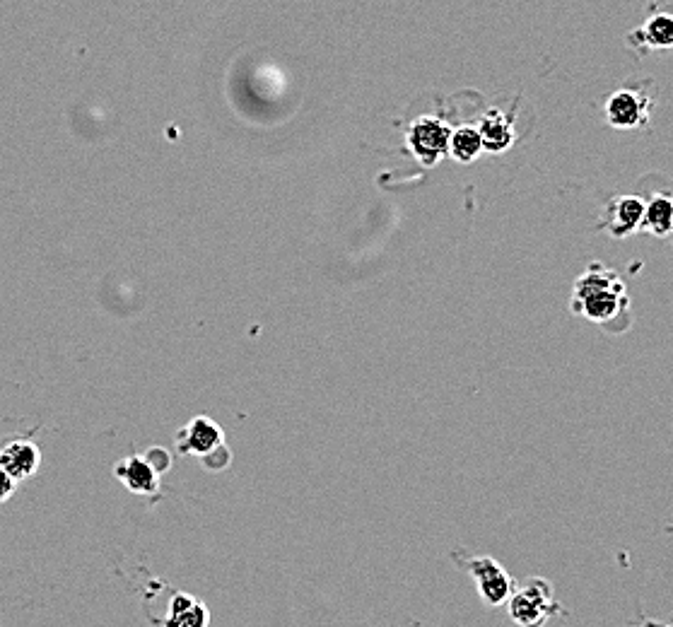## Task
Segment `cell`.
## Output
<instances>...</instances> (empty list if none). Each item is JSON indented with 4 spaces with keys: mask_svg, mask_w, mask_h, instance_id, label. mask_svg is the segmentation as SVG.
Instances as JSON below:
<instances>
[{
    "mask_svg": "<svg viewBox=\"0 0 673 627\" xmlns=\"http://www.w3.org/2000/svg\"><path fill=\"white\" fill-rule=\"evenodd\" d=\"M570 307L572 312L594 324L611 326L620 316L628 314L630 292L613 268L604 263H591L572 287Z\"/></svg>",
    "mask_w": 673,
    "mask_h": 627,
    "instance_id": "cell-1",
    "label": "cell"
},
{
    "mask_svg": "<svg viewBox=\"0 0 673 627\" xmlns=\"http://www.w3.org/2000/svg\"><path fill=\"white\" fill-rule=\"evenodd\" d=\"M507 606L514 623L522 627H543L560 611L555 591L543 577L526 579L522 587L512 591Z\"/></svg>",
    "mask_w": 673,
    "mask_h": 627,
    "instance_id": "cell-2",
    "label": "cell"
},
{
    "mask_svg": "<svg viewBox=\"0 0 673 627\" xmlns=\"http://www.w3.org/2000/svg\"><path fill=\"white\" fill-rule=\"evenodd\" d=\"M654 99L640 87H623L606 99V119L618 131H637L652 119Z\"/></svg>",
    "mask_w": 673,
    "mask_h": 627,
    "instance_id": "cell-3",
    "label": "cell"
},
{
    "mask_svg": "<svg viewBox=\"0 0 673 627\" xmlns=\"http://www.w3.org/2000/svg\"><path fill=\"white\" fill-rule=\"evenodd\" d=\"M449 138H452V128L442 119H437V116H423V119L413 121L406 136L408 148L427 167H432L444 155H449Z\"/></svg>",
    "mask_w": 673,
    "mask_h": 627,
    "instance_id": "cell-4",
    "label": "cell"
},
{
    "mask_svg": "<svg viewBox=\"0 0 673 627\" xmlns=\"http://www.w3.org/2000/svg\"><path fill=\"white\" fill-rule=\"evenodd\" d=\"M628 44L637 54L673 49V5L669 8L664 0H652V13L647 15L645 25L628 34Z\"/></svg>",
    "mask_w": 673,
    "mask_h": 627,
    "instance_id": "cell-5",
    "label": "cell"
},
{
    "mask_svg": "<svg viewBox=\"0 0 673 627\" xmlns=\"http://www.w3.org/2000/svg\"><path fill=\"white\" fill-rule=\"evenodd\" d=\"M466 570L471 572L473 582H476L485 603L502 606V603L509 601V596L514 591V582L500 562H495L493 558H471Z\"/></svg>",
    "mask_w": 673,
    "mask_h": 627,
    "instance_id": "cell-6",
    "label": "cell"
},
{
    "mask_svg": "<svg viewBox=\"0 0 673 627\" xmlns=\"http://www.w3.org/2000/svg\"><path fill=\"white\" fill-rule=\"evenodd\" d=\"M645 218V201L637 196H618L606 205L601 213L599 227L611 237H630L642 227Z\"/></svg>",
    "mask_w": 673,
    "mask_h": 627,
    "instance_id": "cell-7",
    "label": "cell"
},
{
    "mask_svg": "<svg viewBox=\"0 0 673 627\" xmlns=\"http://www.w3.org/2000/svg\"><path fill=\"white\" fill-rule=\"evenodd\" d=\"M177 442H179V451H184V454L206 456L213 449L220 447L222 432L210 418H196L179 432Z\"/></svg>",
    "mask_w": 673,
    "mask_h": 627,
    "instance_id": "cell-8",
    "label": "cell"
},
{
    "mask_svg": "<svg viewBox=\"0 0 673 627\" xmlns=\"http://www.w3.org/2000/svg\"><path fill=\"white\" fill-rule=\"evenodd\" d=\"M478 133H481L483 150L493 152V155H500V152L509 150L514 140H517V128H514V121L497 109L488 111V114L483 116L481 126H478Z\"/></svg>",
    "mask_w": 673,
    "mask_h": 627,
    "instance_id": "cell-9",
    "label": "cell"
},
{
    "mask_svg": "<svg viewBox=\"0 0 673 627\" xmlns=\"http://www.w3.org/2000/svg\"><path fill=\"white\" fill-rule=\"evenodd\" d=\"M0 468L10 478L25 480L34 476L39 468V449L32 442H10L0 449Z\"/></svg>",
    "mask_w": 673,
    "mask_h": 627,
    "instance_id": "cell-10",
    "label": "cell"
},
{
    "mask_svg": "<svg viewBox=\"0 0 673 627\" xmlns=\"http://www.w3.org/2000/svg\"><path fill=\"white\" fill-rule=\"evenodd\" d=\"M116 476L124 480L128 490L140 492V495H150L157 490V473L143 456H131V459L121 461L116 468Z\"/></svg>",
    "mask_w": 673,
    "mask_h": 627,
    "instance_id": "cell-11",
    "label": "cell"
},
{
    "mask_svg": "<svg viewBox=\"0 0 673 627\" xmlns=\"http://www.w3.org/2000/svg\"><path fill=\"white\" fill-rule=\"evenodd\" d=\"M642 227L652 232L654 237H669V234H673V196L657 193L652 201L645 203Z\"/></svg>",
    "mask_w": 673,
    "mask_h": 627,
    "instance_id": "cell-12",
    "label": "cell"
},
{
    "mask_svg": "<svg viewBox=\"0 0 673 627\" xmlns=\"http://www.w3.org/2000/svg\"><path fill=\"white\" fill-rule=\"evenodd\" d=\"M483 152V143H481V133H478L476 126H461L452 131V138H449V155L459 162H473L478 160Z\"/></svg>",
    "mask_w": 673,
    "mask_h": 627,
    "instance_id": "cell-13",
    "label": "cell"
},
{
    "mask_svg": "<svg viewBox=\"0 0 673 627\" xmlns=\"http://www.w3.org/2000/svg\"><path fill=\"white\" fill-rule=\"evenodd\" d=\"M177 611V608H174ZM208 623V613L203 611L201 606H196V603L189 601V611L184 613H174V620L169 623V627H203Z\"/></svg>",
    "mask_w": 673,
    "mask_h": 627,
    "instance_id": "cell-14",
    "label": "cell"
},
{
    "mask_svg": "<svg viewBox=\"0 0 673 627\" xmlns=\"http://www.w3.org/2000/svg\"><path fill=\"white\" fill-rule=\"evenodd\" d=\"M145 461H148V464L152 466V471L155 473H162V471H167L169 468V454H167V449H160V447H152L148 449V454L143 456Z\"/></svg>",
    "mask_w": 673,
    "mask_h": 627,
    "instance_id": "cell-15",
    "label": "cell"
},
{
    "mask_svg": "<svg viewBox=\"0 0 673 627\" xmlns=\"http://www.w3.org/2000/svg\"><path fill=\"white\" fill-rule=\"evenodd\" d=\"M13 490H15V480L10 478L3 468H0V502L8 500V497L13 495Z\"/></svg>",
    "mask_w": 673,
    "mask_h": 627,
    "instance_id": "cell-16",
    "label": "cell"
},
{
    "mask_svg": "<svg viewBox=\"0 0 673 627\" xmlns=\"http://www.w3.org/2000/svg\"><path fill=\"white\" fill-rule=\"evenodd\" d=\"M649 627H673V623L671 625H649Z\"/></svg>",
    "mask_w": 673,
    "mask_h": 627,
    "instance_id": "cell-17",
    "label": "cell"
}]
</instances>
